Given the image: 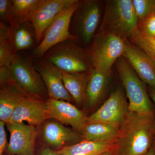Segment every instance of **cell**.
Wrapping results in <instances>:
<instances>
[{"instance_id": "obj_1", "label": "cell", "mask_w": 155, "mask_h": 155, "mask_svg": "<svg viewBox=\"0 0 155 155\" xmlns=\"http://www.w3.org/2000/svg\"><path fill=\"white\" fill-rule=\"evenodd\" d=\"M154 114L128 111L111 150L113 155H144L154 141Z\"/></svg>"}, {"instance_id": "obj_2", "label": "cell", "mask_w": 155, "mask_h": 155, "mask_svg": "<svg viewBox=\"0 0 155 155\" xmlns=\"http://www.w3.org/2000/svg\"><path fill=\"white\" fill-rule=\"evenodd\" d=\"M139 19L132 0L106 1L101 23L97 32H107L130 40L138 30Z\"/></svg>"}, {"instance_id": "obj_3", "label": "cell", "mask_w": 155, "mask_h": 155, "mask_svg": "<svg viewBox=\"0 0 155 155\" xmlns=\"http://www.w3.org/2000/svg\"><path fill=\"white\" fill-rule=\"evenodd\" d=\"M42 58L67 73H84L93 68L89 48L84 47L75 39L59 43L48 50Z\"/></svg>"}, {"instance_id": "obj_4", "label": "cell", "mask_w": 155, "mask_h": 155, "mask_svg": "<svg viewBox=\"0 0 155 155\" xmlns=\"http://www.w3.org/2000/svg\"><path fill=\"white\" fill-rule=\"evenodd\" d=\"M103 3L99 0L79 1L72 14L69 31L84 47L91 46L99 28L104 12Z\"/></svg>"}, {"instance_id": "obj_5", "label": "cell", "mask_w": 155, "mask_h": 155, "mask_svg": "<svg viewBox=\"0 0 155 155\" xmlns=\"http://www.w3.org/2000/svg\"><path fill=\"white\" fill-rule=\"evenodd\" d=\"M116 65L129 101L128 111L142 115L154 114L145 83L123 56L116 61Z\"/></svg>"}, {"instance_id": "obj_6", "label": "cell", "mask_w": 155, "mask_h": 155, "mask_svg": "<svg viewBox=\"0 0 155 155\" xmlns=\"http://www.w3.org/2000/svg\"><path fill=\"white\" fill-rule=\"evenodd\" d=\"M15 83L29 96L49 99L46 87L36 69L33 57L21 52L15 54L10 67Z\"/></svg>"}, {"instance_id": "obj_7", "label": "cell", "mask_w": 155, "mask_h": 155, "mask_svg": "<svg viewBox=\"0 0 155 155\" xmlns=\"http://www.w3.org/2000/svg\"><path fill=\"white\" fill-rule=\"evenodd\" d=\"M126 40L113 34L97 32L89 48L93 68L112 72L114 64L123 56Z\"/></svg>"}, {"instance_id": "obj_8", "label": "cell", "mask_w": 155, "mask_h": 155, "mask_svg": "<svg viewBox=\"0 0 155 155\" xmlns=\"http://www.w3.org/2000/svg\"><path fill=\"white\" fill-rule=\"evenodd\" d=\"M79 0H75L66 8L46 30L40 43L31 54L35 58H42L51 48L59 43L70 39H75L69 31V25L72 14L77 9Z\"/></svg>"}, {"instance_id": "obj_9", "label": "cell", "mask_w": 155, "mask_h": 155, "mask_svg": "<svg viewBox=\"0 0 155 155\" xmlns=\"http://www.w3.org/2000/svg\"><path fill=\"white\" fill-rule=\"evenodd\" d=\"M128 112V103L125 93L117 88L102 106L87 117V123L102 122L120 128Z\"/></svg>"}, {"instance_id": "obj_10", "label": "cell", "mask_w": 155, "mask_h": 155, "mask_svg": "<svg viewBox=\"0 0 155 155\" xmlns=\"http://www.w3.org/2000/svg\"><path fill=\"white\" fill-rule=\"evenodd\" d=\"M10 134L6 153L11 155H34L38 135L36 126L21 123H7Z\"/></svg>"}, {"instance_id": "obj_11", "label": "cell", "mask_w": 155, "mask_h": 155, "mask_svg": "<svg viewBox=\"0 0 155 155\" xmlns=\"http://www.w3.org/2000/svg\"><path fill=\"white\" fill-rule=\"evenodd\" d=\"M33 61L46 87L49 99L74 101L64 85L61 70L44 58H33Z\"/></svg>"}, {"instance_id": "obj_12", "label": "cell", "mask_w": 155, "mask_h": 155, "mask_svg": "<svg viewBox=\"0 0 155 155\" xmlns=\"http://www.w3.org/2000/svg\"><path fill=\"white\" fill-rule=\"evenodd\" d=\"M47 101L48 119L70 125L73 130L82 133L87 121V117L83 112L71 102L64 100L48 99Z\"/></svg>"}, {"instance_id": "obj_13", "label": "cell", "mask_w": 155, "mask_h": 155, "mask_svg": "<svg viewBox=\"0 0 155 155\" xmlns=\"http://www.w3.org/2000/svg\"><path fill=\"white\" fill-rule=\"evenodd\" d=\"M48 119L47 100L34 96L26 97L14 110L8 123L27 122L39 126Z\"/></svg>"}, {"instance_id": "obj_14", "label": "cell", "mask_w": 155, "mask_h": 155, "mask_svg": "<svg viewBox=\"0 0 155 155\" xmlns=\"http://www.w3.org/2000/svg\"><path fill=\"white\" fill-rule=\"evenodd\" d=\"M74 1L43 0L30 20L35 28L38 46L51 24Z\"/></svg>"}, {"instance_id": "obj_15", "label": "cell", "mask_w": 155, "mask_h": 155, "mask_svg": "<svg viewBox=\"0 0 155 155\" xmlns=\"http://www.w3.org/2000/svg\"><path fill=\"white\" fill-rule=\"evenodd\" d=\"M123 57L140 79L151 88L155 89V64L149 56L129 40H126Z\"/></svg>"}, {"instance_id": "obj_16", "label": "cell", "mask_w": 155, "mask_h": 155, "mask_svg": "<svg viewBox=\"0 0 155 155\" xmlns=\"http://www.w3.org/2000/svg\"><path fill=\"white\" fill-rule=\"evenodd\" d=\"M46 121L41 130L42 137L47 146L57 150L81 141L82 134L54 119Z\"/></svg>"}, {"instance_id": "obj_17", "label": "cell", "mask_w": 155, "mask_h": 155, "mask_svg": "<svg viewBox=\"0 0 155 155\" xmlns=\"http://www.w3.org/2000/svg\"><path fill=\"white\" fill-rule=\"evenodd\" d=\"M8 36L14 54L31 52L37 47L35 28L30 20L9 25Z\"/></svg>"}, {"instance_id": "obj_18", "label": "cell", "mask_w": 155, "mask_h": 155, "mask_svg": "<svg viewBox=\"0 0 155 155\" xmlns=\"http://www.w3.org/2000/svg\"><path fill=\"white\" fill-rule=\"evenodd\" d=\"M112 75V71L104 72L94 68L91 69L85 99L90 107H94L105 96Z\"/></svg>"}, {"instance_id": "obj_19", "label": "cell", "mask_w": 155, "mask_h": 155, "mask_svg": "<svg viewBox=\"0 0 155 155\" xmlns=\"http://www.w3.org/2000/svg\"><path fill=\"white\" fill-rule=\"evenodd\" d=\"M0 88V121L6 124L16 108L28 95L16 83Z\"/></svg>"}, {"instance_id": "obj_20", "label": "cell", "mask_w": 155, "mask_h": 155, "mask_svg": "<svg viewBox=\"0 0 155 155\" xmlns=\"http://www.w3.org/2000/svg\"><path fill=\"white\" fill-rule=\"evenodd\" d=\"M115 140L101 142L84 140L58 151L60 155H98L111 150Z\"/></svg>"}, {"instance_id": "obj_21", "label": "cell", "mask_w": 155, "mask_h": 155, "mask_svg": "<svg viewBox=\"0 0 155 155\" xmlns=\"http://www.w3.org/2000/svg\"><path fill=\"white\" fill-rule=\"evenodd\" d=\"M91 71L69 73L61 71L64 85L77 104H81L85 101L87 85L90 77Z\"/></svg>"}, {"instance_id": "obj_22", "label": "cell", "mask_w": 155, "mask_h": 155, "mask_svg": "<svg viewBox=\"0 0 155 155\" xmlns=\"http://www.w3.org/2000/svg\"><path fill=\"white\" fill-rule=\"evenodd\" d=\"M119 131V128L109 124L92 122L87 123L81 134L84 139L89 141H113L116 139Z\"/></svg>"}, {"instance_id": "obj_23", "label": "cell", "mask_w": 155, "mask_h": 155, "mask_svg": "<svg viewBox=\"0 0 155 155\" xmlns=\"http://www.w3.org/2000/svg\"><path fill=\"white\" fill-rule=\"evenodd\" d=\"M13 18L11 24L30 20L43 0H12ZM10 24V25H11Z\"/></svg>"}, {"instance_id": "obj_24", "label": "cell", "mask_w": 155, "mask_h": 155, "mask_svg": "<svg viewBox=\"0 0 155 155\" xmlns=\"http://www.w3.org/2000/svg\"><path fill=\"white\" fill-rule=\"evenodd\" d=\"M9 25L0 22V67L10 68L14 58L8 36Z\"/></svg>"}, {"instance_id": "obj_25", "label": "cell", "mask_w": 155, "mask_h": 155, "mask_svg": "<svg viewBox=\"0 0 155 155\" xmlns=\"http://www.w3.org/2000/svg\"><path fill=\"white\" fill-rule=\"evenodd\" d=\"M129 40L144 51L155 64V38L149 36L138 29Z\"/></svg>"}, {"instance_id": "obj_26", "label": "cell", "mask_w": 155, "mask_h": 155, "mask_svg": "<svg viewBox=\"0 0 155 155\" xmlns=\"http://www.w3.org/2000/svg\"><path fill=\"white\" fill-rule=\"evenodd\" d=\"M132 2L139 22L155 14V0H132Z\"/></svg>"}, {"instance_id": "obj_27", "label": "cell", "mask_w": 155, "mask_h": 155, "mask_svg": "<svg viewBox=\"0 0 155 155\" xmlns=\"http://www.w3.org/2000/svg\"><path fill=\"white\" fill-rule=\"evenodd\" d=\"M13 18L12 0H0L1 22L10 25Z\"/></svg>"}, {"instance_id": "obj_28", "label": "cell", "mask_w": 155, "mask_h": 155, "mask_svg": "<svg viewBox=\"0 0 155 155\" xmlns=\"http://www.w3.org/2000/svg\"><path fill=\"white\" fill-rule=\"evenodd\" d=\"M138 28L147 35L155 38V14L150 15L142 22H139Z\"/></svg>"}, {"instance_id": "obj_29", "label": "cell", "mask_w": 155, "mask_h": 155, "mask_svg": "<svg viewBox=\"0 0 155 155\" xmlns=\"http://www.w3.org/2000/svg\"><path fill=\"white\" fill-rule=\"evenodd\" d=\"M15 83L10 68L0 67V87Z\"/></svg>"}, {"instance_id": "obj_30", "label": "cell", "mask_w": 155, "mask_h": 155, "mask_svg": "<svg viewBox=\"0 0 155 155\" xmlns=\"http://www.w3.org/2000/svg\"><path fill=\"white\" fill-rule=\"evenodd\" d=\"M6 123L0 121V155H3L7 150L8 143L5 128Z\"/></svg>"}, {"instance_id": "obj_31", "label": "cell", "mask_w": 155, "mask_h": 155, "mask_svg": "<svg viewBox=\"0 0 155 155\" xmlns=\"http://www.w3.org/2000/svg\"><path fill=\"white\" fill-rule=\"evenodd\" d=\"M37 155H60L57 150L47 146L41 148L37 152Z\"/></svg>"}, {"instance_id": "obj_32", "label": "cell", "mask_w": 155, "mask_h": 155, "mask_svg": "<svg viewBox=\"0 0 155 155\" xmlns=\"http://www.w3.org/2000/svg\"><path fill=\"white\" fill-rule=\"evenodd\" d=\"M144 155H155V141L151 147L150 150Z\"/></svg>"}, {"instance_id": "obj_33", "label": "cell", "mask_w": 155, "mask_h": 155, "mask_svg": "<svg viewBox=\"0 0 155 155\" xmlns=\"http://www.w3.org/2000/svg\"><path fill=\"white\" fill-rule=\"evenodd\" d=\"M150 89L149 94L151 98L155 105V89L151 88Z\"/></svg>"}, {"instance_id": "obj_34", "label": "cell", "mask_w": 155, "mask_h": 155, "mask_svg": "<svg viewBox=\"0 0 155 155\" xmlns=\"http://www.w3.org/2000/svg\"><path fill=\"white\" fill-rule=\"evenodd\" d=\"M98 155H113V154H112V151L110 150Z\"/></svg>"}, {"instance_id": "obj_35", "label": "cell", "mask_w": 155, "mask_h": 155, "mask_svg": "<svg viewBox=\"0 0 155 155\" xmlns=\"http://www.w3.org/2000/svg\"><path fill=\"white\" fill-rule=\"evenodd\" d=\"M3 155H11L9 154L8 153L5 152V153H4V154H3Z\"/></svg>"}, {"instance_id": "obj_36", "label": "cell", "mask_w": 155, "mask_h": 155, "mask_svg": "<svg viewBox=\"0 0 155 155\" xmlns=\"http://www.w3.org/2000/svg\"><path fill=\"white\" fill-rule=\"evenodd\" d=\"M154 140H155V137H154Z\"/></svg>"}]
</instances>
